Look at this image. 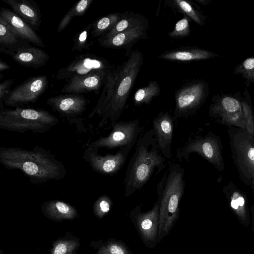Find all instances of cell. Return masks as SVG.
Here are the masks:
<instances>
[{
  "label": "cell",
  "mask_w": 254,
  "mask_h": 254,
  "mask_svg": "<svg viewBox=\"0 0 254 254\" xmlns=\"http://www.w3.org/2000/svg\"><path fill=\"white\" fill-rule=\"evenodd\" d=\"M234 74H240L245 80V84L249 87L254 84V56L249 57L237 65L233 70Z\"/></svg>",
  "instance_id": "4dcf8cb0"
},
{
  "label": "cell",
  "mask_w": 254,
  "mask_h": 254,
  "mask_svg": "<svg viewBox=\"0 0 254 254\" xmlns=\"http://www.w3.org/2000/svg\"><path fill=\"white\" fill-rule=\"evenodd\" d=\"M93 0H81L75 3L61 20L58 27V32L60 33L63 31L69 24L73 17L83 15Z\"/></svg>",
  "instance_id": "4316f807"
},
{
  "label": "cell",
  "mask_w": 254,
  "mask_h": 254,
  "mask_svg": "<svg viewBox=\"0 0 254 254\" xmlns=\"http://www.w3.org/2000/svg\"><path fill=\"white\" fill-rule=\"evenodd\" d=\"M244 98L241 101L246 131L251 136L254 137V115H253L251 96L246 88L244 92Z\"/></svg>",
  "instance_id": "f546056e"
},
{
  "label": "cell",
  "mask_w": 254,
  "mask_h": 254,
  "mask_svg": "<svg viewBox=\"0 0 254 254\" xmlns=\"http://www.w3.org/2000/svg\"><path fill=\"white\" fill-rule=\"evenodd\" d=\"M185 169L171 163L157 186L159 204V225L157 243L166 237L180 217V204L185 192Z\"/></svg>",
  "instance_id": "277c9868"
},
{
  "label": "cell",
  "mask_w": 254,
  "mask_h": 254,
  "mask_svg": "<svg viewBox=\"0 0 254 254\" xmlns=\"http://www.w3.org/2000/svg\"><path fill=\"white\" fill-rule=\"evenodd\" d=\"M220 57L217 54L196 47H184L165 51L158 56L170 61L190 62Z\"/></svg>",
  "instance_id": "44dd1931"
},
{
  "label": "cell",
  "mask_w": 254,
  "mask_h": 254,
  "mask_svg": "<svg viewBox=\"0 0 254 254\" xmlns=\"http://www.w3.org/2000/svg\"><path fill=\"white\" fill-rule=\"evenodd\" d=\"M130 219L144 246L153 249L157 245L159 225V204L158 200L146 212L140 205L135 206L129 214Z\"/></svg>",
  "instance_id": "8fae6325"
},
{
  "label": "cell",
  "mask_w": 254,
  "mask_h": 254,
  "mask_svg": "<svg viewBox=\"0 0 254 254\" xmlns=\"http://www.w3.org/2000/svg\"><path fill=\"white\" fill-rule=\"evenodd\" d=\"M0 163L8 170H20L34 185L61 180L66 173L62 162L49 150L39 146L32 150L2 146Z\"/></svg>",
  "instance_id": "7a4b0ae2"
},
{
  "label": "cell",
  "mask_w": 254,
  "mask_h": 254,
  "mask_svg": "<svg viewBox=\"0 0 254 254\" xmlns=\"http://www.w3.org/2000/svg\"><path fill=\"white\" fill-rule=\"evenodd\" d=\"M126 172L124 196L128 197L141 190L154 173H160L166 167V159L161 152L154 129L141 133Z\"/></svg>",
  "instance_id": "3957f363"
},
{
  "label": "cell",
  "mask_w": 254,
  "mask_h": 254,
  "mask_svg": "<svg viewBox=\"0 0 254 254\" xmlns=\"http://www.w3.org/2000/svg\"><path fill=\"white\" fill-rule=\"evenodd\" d=\"M9 5L13 12L33 29L38 30L41 24V13L38 5L27 0H2Z\"/></svg>",
  "instance_id": "7402d4cb"
},
{
  "label": "cell",
  "mask_w": 254,
  "mask_h": 254,
  "mask_svg": "<svg viewBox=\"0 0 254 254\" xmlns=\"http://www.w3.org/2000/svg\"><path fill=\"white\" fill-rule=\"evenodd\" d=\"M128 12L112 13L99 18L92 23L91 34L94 37L99 38L103 36L110 31Z\"/></svg>",
  "instance_id": "d4e9b609"
},
{
  "label": "cell",
  "mask_w": 254,
  "mask_h": 254,
  "mask_svg": "<svg viewBox=\"0 0 254 254\" xmlns=\"http://www.w3.org/2000/svg\"><path fill=\"white\" fill-rule=\"evenodd\" d=\"M195 1L197 2L198 3L206 6V5H208L211 2V0H194Z\"/></svg>",
  "instance_id": "ab89813d"
},
{
  "label": "cell",
  "mask_w": 254,
  "mask_h": 254,
  "mask_svg": "<svg viewBox=\"0 0 254 254\" xmlns=\"http://www.w3.org/2000/svg\"><path fill=\"white\" fill-rule=\"evenodd\" d=\"M148 27V20L142 15L138 20L124 31L109 38H98L97 41L104 48L124 50L126 56L128 57L134 44L139 40L149 38L147 34Z\"/></svg>",
  "instance_id": "4fadbf2b"
},
{
  "label": "cell",
  "mask_w": 254,
  "mask_h": 254,
  "mask_svg": "<svg viewBox=\"0 0 254 254\" xmlns=\"http://www.w3.org/2000/svg\"><path fill=\"white\" fill-rule=\"evenodd\" d=\"M78 246L73 240H62L55 243L51 254H74Z\"/></svg>",
  "instance_id": "8d00e7d4"
},
{
  "label": "cell",
  "mask_w": 254,
  "mask_h": 254,
  "mask_svg": "<svg viewBox=\"0 0 254 254\" xmlns=\"http://www.w3.org/2000/svg\"><path fill=\"white\" fill-rule=\"evenodd\" d=\"M0 50L18 64L26 67H40L46 64L50 58L44 51L33 47H22L13 50L0 48Z\"/></svg>",
  "instance_id": "d6986e66"
},
{
  "label": "cell",
  "mask_w": 254,
  "mask_h": 254,
  "mask_svg": "<svg viewBox=\"0 0 254 254\" xmlns=\"http://www.w3.org/2000/svg\"><path fill=\"white\" fill-rule=\"evenodd\" d=\"M42 210L49 217L57 220L72 219L77 215L73 206L60 200L45 202Z\"/></svg>",
  "instance_id": "cb8c5ba5"
},
{
  "label": "cell",
  "mask_w": 254,
  "mask_h": 254,
  "mask_svg": "<svg viewBox=\"0 0 254 254\" xmlns=\"http://www.w3.org/2000/svg\"><path fill=\"white\" fill-rule=\"evenodd\" d=\"M192 153L198 154L218 168L223 165L218 140L213 136L208 135L190 136L177 149L176 156L180 161L190 162V156Z\"/></svg>",
  "instance_id": "30bf717a"
},
{
  "label": "cell",
  "mask_w": 254,
  "mask_h": 254,
  "mask_svg": "<svg viewBox=\"0 0 254 254\" xmlns=\"http://www.w3.org/2000/svg\"><path fill=\"white\" fill-rule=\"evenodd\" d=\"M134 145L121 147L115 154L104 156L98 154L96 149L85 147L83 157L94 171L102 175L113 176L124 166Z\"/></svg>",
  "instance_id": "7c38bea8"
},
{
  "label": "cell",
  "mask_w": 254,
  "mask_h": 254,
  "mask_svg": "<svg viewBox=\"0 0 254 254\" xmlns=\"http://www.w3.org/2000/svg\"><path fill=\"white\" fill-rule=\"evenodd\" d=\"M10 68V66L5 62L0 59V71L7 70Z\"/></svg>",
  "instance_id": "f35d334b"
},
{
  "label": "cell",
  "mask_w": 254,
  "mask_h": 254,
  "mask_svg": "<svg viewBox=\"0 0 254 254\" xmlns=\"http://www.w3.org/2000/svg\"><path fill=\"white\" fill-rule=\"evenodd\" d=\"M142 15L139 13H135L131 11H128L127 14L119 21L110 31L99 38H109L124 31L138 20Z\"/></svg>",
  "instance_id": "f1b7e54d"
},
{
  "label": "cell",
  "mask_w": 254,
  "mask_h": 254,
  "mask_svg": "<svg viewBox=\"0 0 254 254\" xmlns=\"http://www.w3.org/2000/svg\"><path fill=\"white\" fill-rule=\"evenodd\" d=\"M59 122L56 116L42 109L16 107L0 111V128L11 131L42 134Z\"/></svg>",
  "instance_id": "5b68a950"
},
{
  "label": "cell",
  "mask_w": 254,
  "mask_h": 254,
  "mask_svg": "<svg viewBox=\"0 0 254 254\" xmlns=\"http://www.w3.org/2000/svg\"><path fill=\"white\" fill-rule=\"evenodd\" d=\"M48 85V80L46 76L31 77L10 91L3 103L6 106L16 107L34 103L45 92Z\"/></svg>",
  "instance_id": "9a60e30c"
},
{
  "label": "cell",
  "mask_w": 254,
  "mask_h": 254,
  "mask_svg": "<svg viewBox=\"0 0 254 254\" xmlns=\"http://www.w3.org/2000/svg\"><path fill=\"white\" fill-rule=\"evenodd\" d=\"M14 81L12 79H6L0 83V108L3 109V101L9 92V88Z\"/></svg>",
  "instance_id": "74e56055"
},
{
  "label": "cell",
  "mask_w": 254,
  "mask_h": 254,
  "mask_svg": "<svg viewBox=\"0 0 254 254\" xmlns=\"http://www.w3.org/2000/svg\"><path fill=\"white\" fill-rule=\"evenodd\" d=\"M191 21L187 16L183 15L182 18L176 23L174 29L168 34V36L175 39L184 38L189 36L190 35Z\"/></svg>",
  "instance_id": "836d02e7"
},
{
  "label": "cell",
  "mask_w": 254,
  "mask_h": 254,
  "mask_svg": "<svg viewBox=\"0 0 254 254\" xmlns=\"http://www.w3.org/2000/svg\"><path fill=\"white\" fill-rule=\"evenodd\" d=\"M239 92L235 95L221 93L214 95L209 107L210 116L224 125L245 129V122Z\"/></svg>",
  "instance_id": "ba28073f"
},
{
  "label": "cell",
  "mask_w": 254,
  "mask_h": 254,
  "mask_svg": "<svg viewBox=\"0 0 254 254\" xmlns=\"http://www.w3.org/2000/svg\"><path fill=\"white\" fill-rule=\"evenodd\" d=\"M160 93V86L155 80L150 81L146 86L137 89L133 96V101L135 106L148 105Z\"/></svg>",
  "instance_id": "484cf974"
},
{
  "label": "cell",
  "mask_w": 254,
  "mask_h": 254,
  "mask_svg": "<svg viewBox=\"0 0 254 254\" xmlns=\"http://www.w3.org/2000/svg\"><path fill=\"white\" fill-rule=\"evenodd\" d=\"M97 254H133L121 240L110 239L99 250Z\"/></svg>",
  "instance_id": "d6a6232c"
},
{
  "label": "cell",
  "mask_w": 254,
  "mask_h": 254,
  "mask_svg": "<svg viewBox=\"0 0 254 254\" xmlns=\"http://www.w3.org/2000/svg\"><path fill=\"white\" fill-rule=\"evenodd\" d=\"M89 101L83 95L67 93L49 98L47 104L54 111L71 125H74L79 133L87 131L82 115L86 109Z\"/></svg>",
  "instance_id": "52a82bcc"
},
{
  "label": "cell",
  "mask_w": 254,
  "mask_h": 254,
  "mask_svg": "<svg viewBox=\"0 0 254 254\" xmlns=\"http://www.w3.org/2000/svg\"><path fill=\"white\" fill-rule=\"evenodd\" d=\"M232 146L241 172L254 179V137L247 131L238 132L233 137Z\"/></svg>",
  "instance_id": "2e32d148"
},
{
  "label": "cell",
  "mask_w": 254,
  "mask_h": 254,
  "mask_svg": "<svg viewBox=\"0 0 254 254\" xmlns=\"http://www.w3.org/2000/svg\"><path fill=\"white\" fill-rule=\"evenodd\" d=\"M20 39L8 23L0 16V47L6 49H15L16 46L19 44Z\"/></svg>",
  "instance_id": "83f0119b"
},
{
  "label": "cell",
  "mask_w": 254,
  "mask_h": 254,
  "mask_svg": "<svg viewBox=\"0 0 254 254\" xmlns=\"http://www.w3.org/2000/svg\"><path fill=\"white\" fill-rule=\"evenodd\" d=\"M111 67L104 58L86 54L76 57L68 65L60 69L56 74L58 80L71 79L98 70H108Z\"/></svg>",
  "instance_id": "5bb4252c"
},
{
  "label": "cell",
  "mask_w": 254,
  "mask_h": 254,
  "mask_svg": "<svg viewBox=\"0 0 254 254\" xmlns=\"http://www.w3.org/2000/svg\"><path fill=\"white\" fill-rule=\"evenodd\" d=\"M0 16L8 23L20 38L37 46L45 47L41 38L33 28L13 11L2 7L0 9Z\"/></svg>",
  "instance_id": "ffe728a7"
},
{
  "label": "cell",
  "mask_w": 254,
  "mask_h": 254,
  "mask_svg": "<svg viewBox=\"0 0 254 254\" xmlns=\"http://www.w3.org/2000/svg\"><path fill=\"white\" fill-rule=\"evenodd\" d=\"M113 204L111 198L107 195L101 196L94 203L93 211L96 216L102 218L110 210Z\"/></svg>",
  "instance_id": "d590c367"
},
{
  "label": "cell",
  "mask_w": 254,
  "mask_h": 254,
  "mask_svg": "<svg viewBox=\"0 0 254 254\" xmlns=\"http://www.w3.org/2000/svg\"><path fill=\"white\" fill-rule=\"evenodd\" d=\"M173 116L168 112H160L153 120V129L158 147L166 159L171 156L174 131Z\"/></svg>",
  "instance_id": "e0dca14e"
},
{
  "label": "cell",
  "mask_w": 254,
  "mask_h": 254,
  "mask_svg": "<svg viewBox=\"0 0 254 254\" xmlns=\"http://www.w3.org/2000/svg\"><path fill=\"white\" fill-rule=\"evenodd\" d=\"M165 4L174 12L187 16L200 26L205 23L206 17L199 11V8H196L198 6L191 0H166Z\"/></svg>",
  "instance_id": "603a6c76"
},
{
  "label": "cell",
  "mask_w": 254,
  "mask_h": 254,
  "mask_svg": "<svg viewBox=\"0 0 254 254\" xmlns=\"http://www.w3.org/2000/svg\"><path fill=\"white\" fill-rule=\"evenodd\" d=\"M143 62L142 52L135 49L122 64L111 65L101 95L88 116L90 119L95 115L101 117L99 127L111 126L119 119Z\"/></svg>",
  "instance_id": "6da1fadb"
},
{
  "label": "cell",
  "mask_w": 254,
  "mask_h": 254,
  "mask_svg": "<svg viewBox=\"0 0 254 254\" xmlns=\"http://www.w3.org/2000/svg\"><path fill=\"white\" fill-rule=\"evenodd\" d=\"M109 70H98L69 79L61 91L64 93L79 94L98 90L104 86Z\"/></svg>",
  "instance_id": "ac0fdd59"
},
{
  "label": "cell",
  "mask_w": 254,
  "mask_h": 254,
  "mask_svg": "<svg viewBox=\"0 0 254 254\" xmlns=\"http://www.w3.org/2000/svg\"><path fill=\"white\" fill-rule=\"evenodd\" d=\"M209 94L208 83L202 79H195L183 84L175 91L174 119L188 118L200 108Z\"/></svg>",
  "instance_id": "8992f818"
},
{
  "label": "cell",
  "mask_w": 254,
  "mask_h": 254,
  "mask_svg": "<svg viewBox=\"0 0 254 254\" xmlns=\"http://www.w3.org/2000/svg\"><path fill=\"white\" fill-rule=\"evenodd\" d=\"M91 29L92 23H90L75 35L72 51H81L88 49L93 44V42L90 41L89 38Z\"/></svg>",
  "instance_id": "1f68e13d"
},
{
  "label": "cell",
  "mask_w": 254,
  "mask_h": 254,
  "mask_svg": "<svg viewBox=\"0 0 254 254\" xmlns=\"http://www.w3.org/2000/svg\"><path fill=\"white\" fill-rule=\"evenodd\" d=\"M110 126L112 129L108 136H101L91 143L85 144V147L97 150L101 148L113 149L134 144L142 130L138 119L116 122Z\"/></svg>",
  "instance_id": "9c48e42d"
},
{
  "label": "cell",
  "mask_w": 254,
  "mask_h": 254,
  "mask_svg": "<svg viewBox=\"0 0 254 254\" xmlns=\"http://www.w3.org/2000/svg\"><path fill=\"white\" fill-rule=\"evenodd\" d=\"M230 206L243 220L247 218L246 204L244 197L239 191L235 190L230 197Z\"/></svg>",
  "instance_id": "e575fe53"
}]
</instances>
